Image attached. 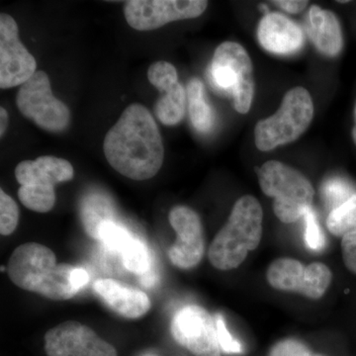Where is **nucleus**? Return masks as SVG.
Returning <instances> with one entry per match:
<instances>
[{"label":"nucleus","instance_id":"obj_1","mask_svg":"<svg viewBox=\"0 0 356 356\" xmlns=\"http://www.w3.org/2000/svg\"><path fill=\"white\" fill-rule=\"evenodd\" d=\"M110 165L133 180L154 177L165 158L163 139L151 112L142 104L130 105L104 140Z\"/></svg>","mask_w":356,"mask_h":356},{"label":"nucleus","instance_id":"obj_2","mask_svg":"<svg viewBox=\"0 0 356 356\" xmlns=\"http://www.w3.org/2000/svg\"><path fill=\"white\" fill-rule=\"evenodd\" d=\"M74 269L72 264H58L51 248L38 243H26L14 250L7 273L13 284L21 289L54 301H65L79 292L72 283Z\"/></svg>","mask_w":356,"mask_h":356},{"label":"nucleus","instance_id":"obj_3","mask_svg":"<svg viewBox=\"0 0 356 356\" xmlns=\"http://www.w3.org/2000/svg\"><path fill=\"white\" fill-rule=\"evenodd\" d=\"M262 221L264 211L257 198L245 195L238 199L211 243L208 257L212 266L222 271L238 268L261 243Z\"/></svg>","mask_w":356,"mask_h":356},{"label":"nucleus","instance_id":"obj_4","mask_svg":"<svg viewBox=\"0 0 356 356\" xmlns=\"http://www.w3.org/2000/svg\"><path fill=\"white\" fill-rule=\"evenodd\" d=\"M262 192L273 198L276 217L285 224L304 217L313 203V185L298 170L277 161H269L257 170Z\"/></svg>","mask_w":356,"mask_h":356},{"label":"nucleus","instance_id":"obj_5","mask_svg":"<svg viewBox=\"0 0 356 356\" xmlns=\"http://www.w3.org/2000/svg\"><path fill=\"white\" fill-rule=\"evenodd\" d=\"M74 175V168L64 159L43 156L35 161H21L15 168L20 184L18 198L28 209L49 212L56 203L55 185L70 181Z\"/></svg>","mask_w":356,"mask_h":356},{"label":"nucleus","instance_id":"obj_6","mask_svg":"<svg viewBox=\"0 0 356 356\" xmlns=\"http://www.w3.org/2000/svg\"><path fill=\"white\" fill-rule=\"evenodd\" d=\"M314 117L310 93L303 88L288 91L280 108L273 116L257 122L254 138L257 149L268 152L298 139Z\"/></svg>","mask_w":356,"mask_h":356},{"label":"nucleus","instance_id":"obj_7","mask_svg":"<svg viewBox=\"0 0 356 356\" xmlns=\"http://www.w3.org/2000/svg\"><path fill=\"white\" fill-rule=\"evenodd\" d=\"M211 81L217 88L229 91L238 113H248L254 93L252 64L248 51L235 42H224L213 56Z\"/></svg>","mask_w":356,"mask_h":356},{"label":"nucleus","instance_id":"obj_8","mask_svg":"<svg viewBox=\"0 0 356 356\" xmlns=\"http://www.w3.org/2000/svg\"><path fill=\"white\" fill-rule=\"evenodd\" d=\"M17 106L23 116L44 130L60 132L69 126L70 110L53 95L50 79L43 70L20 86Z\"/></svg>","mask_w":356,"mask_h":356},{"label":"nucleus","instance_id":"obj_9","mask_svg":"<svg viewBox=\"0 0 356 356\" xmlns=\"http://www.w3.org/2000/svg\"><path fill=\"white\" fill-rule=\"evenodd\" d=\"M266 280L274 289L298 293L307 298L318 300L329 289L332 273L322 262L304 266L296 259H278L268 266Z\"/></svg>","mask_w":356,"mask_h":356},{"label":"nucleus","instance_id":"obj_10","mask_svg":"<svg viewBox=\"0 0 356 356\" xmlns=\"http://www.w3.org/2000/svg\"><path fill=\"white\" fill-rule=\"evenodd\" d=\"M207 6L203 0H131L126 2L124 14L134 29L151 31L173 21L197 18Z\"/></svg>","mask_w":356,"mask_h":356},{"label":"nucleus","instance_id":"obj_11","mask_svg":"<svg viewBox=\"0 0 356 356\" xmlns=\"http://www.w3.org/2000/svg\"><path fill=\"white\" fill-rule=\"evenodd\" d=\"M173 339L195 356H221L216 321L198 305H187L175 314L170 324Z\"/></svg>","mask_w":356,"mask_h":356},{"label":"nucleus","instance_id":"obj_12","mask_svg":"<svg viewBox=\"0 0 356 356\" xmlns=\"http://www.w3.org/2000/svg\"><path fill=\"white\" fill-rule=\"evenodd\" d=\"M44 339L48 356H118L112 344L77 321H67L51 327Z\"/></svg>","mask_w":356,"mask_h":356},{"label":"nucleus","instance_id":"obj_13","mask_svg":"<svg viewBox=\"0 0 356 356\" xmlns=\"http://www.w3.org/2000/svg\"><path fill=\"white\" fill-rule=\"evenodd\" d=\"M36 69V60L18 37L17 23L8 14H0V88L22 86Z\"/></svg>","mask_w":356,"mask_h":356},{"label":"nucleus","instance_id":"obj_14","mask_svg":"<svg viewBox=\"0 0 356 356\" xmlns=\"http://www.w3.org/2000/svg\"><path fill=\"white\" fill-rule=\"evenodd\" d=\"M177 241L168 250L173 266L180 269H191L202 261L205 252L203 227L195 211L186 206H175L168 216Z\"/></svg>","mask_w":356,"mask_h":356},{"label":"nucleus","instance_id":"obj_15","mask_svg":"<svg viewBox=\"0 0 356 356\" xmlns=\"http://www.w3.org/2000/svg\"><path fill=\"white\" fill-rule=\"evenodd\" d=\"M147 79L161 93L156 104L159 120L166 126H175L184 119L186 109V91L178 81L177 69L170 63L159 60L147 70Z\"/></svg>","mask_w":356,"mask_h":356},{"label":"nucleus","instance_id":"obj_16","mask_svg":"<svg viewBox=\"0 0 356 356\" xmlns=\"http://www.w3.org/2000/svg\"><path fill=\"white\" fill-rule=\"evenodd\" d=\"M259 44L276 55H291L304 44V33L298 24L283 14L264 15L257 29Z\"/></svg>","mask_w":356,"mask_h":356},{"label":"nucleus","instance_id":"obj_17","mask_svg":"<svg viewBox=\"0 0 356 356\" xmlns=\"http://www.w3.org/2000/svg\"><path fill=\"white\" fill-rule=\"evenodd\" d=\"M93 290L105 305L123 318H139L152 307L146 293L114 280H96Z\"/></svg>","mask_w":356,"mask_h":356},{"label":"nucleus","instance_id":"obj_18","mask_svg":"<svg viewBox=\"0 0 356 356\" xmlns=\"http://www.w3.org/2000/svg\"><path fill=\"white\" fill-rule=\"evenodd\" d=\"M309 34L318 51L327 57H336L343 46V32L337 16L317 6L309 13Z\"/></svg>","mask_w":356,"mask_h":356},{"label":"nucleus","instance_id":"obj_19","mask_svg":"<svg viewBox=\"0 0 356 356\" xmlns=\"http://www.w3.org/2000/svg\"><path fill=\"white\" fill-rule=\"evenodd\" d=\"M113 202L105 194L92 192L84 196L81 204V217L84 229L89 236L99 240V232L103 225L115 221Z\"/></svg>","mask_w":356,"mask_h":356},{"label":"nucleus","instance_id":"obj_20","mask_svg":"<svg viewBox=\"0 0 356 356\" xmlns=\"http://www.w3.org/2000/svg\"><path fill=\"white\" fill-rule=\"evenodd\" d=\"M189 115L193 127L200 133H208L214 125V113L208 104L202 81L192 79L187 86Z\"/></svg>","mask_w":356,"mask_h":356},{"label":"nucleus","instance_id":"obj_21","mask_svg":"<svg viewBox=\"0 0 356 356\" xmlns=\"http://www.w3.org/2000/svg\"><path fill=\"white\" fill-rule=\"evenodd\" d=\"M327 228L337 238H343L356 229V192L348 200L330 212Z\"/></svg>","mask_w":356,"mask_h":356},{"label":"nucleus","instance_id":"obj_22","mask_svg":"<svg viewBox=\"0 0 356 356\" xmlns=\"http://www.w3.org/2000/svg\"><path fill=\"white\" fill-rule=\"evenodd\" d=\"M121 254L124 266L131 273L143 276L151 270L152 259L149 250L142 241L133 238Z\"/></svg>","mask_w":356,"mask_h":356},{"label":"nucleus","instance_id":"obj_23","mask_svg":"<svg viewBox=\"0 0 356 356\" xmlns=\"http://www.w3.org/2000/svg\"><path fill=\"white\" fill-rule=\"evenodd\" d=\"M133 236L129 232L116 222H107L103 225L99 232V241L111 252H123Z\"/></svg>","mask_w":356,"mask_h":356},{"label":"nucleus","instance_id":"obj_24","mask_svg":"<svg viewBox=\"0 0 356 356\" xmlns=\"http://www.w3.org/2000/svg\"><path fill=\"white\" fill-rule=\"evenodd\" d=\"M322 193L325 203L332 211L348 200L355 192L353 186L343 178L332 177L325 180L323 184Z\"/></svg>","mask_w":356,"mask_h":356},{"label":"nucleus","instance_id":"obj_25","mask_svg":"<svg viewBox=\"0 0 356 356\" xmlns=\"http://www.w3.org/2000/svg\"><path fill=\"white\" fill-rule=\"evenodd\" d=\"M19 222V208L6 192L0 191V233L9 236L17 228Z\"/></svg>","mask_w":356,"mask_h":356},{"label":"nucleus","instance_id":"obj_26","mask_svg":"<svg viewBox=\"0 0 356 356\" xmlns=\"http://www.w3.org/2000/svg\"><path fill=\"white\" fill-rule=\"evenodd\" d=\"M267 356H324L313 353L301 341L295 339H281L274 343Z\"/></svg>","mask_w":356,"mask_h":356},{"label":"nucleus","instance_id":"obj_27","mask_svg":"<svg viewBox=\"0 0 356 356\" xmlns=\"http://www.w3.org/2000/svg\"><path fill=\"white\" fill-rule=\"evenodd\" d=\"M305 217L306 229L305 241L307 247L315 252H320L325 247V240L324 233L320 228L317 216L313 208L307 211Z\"/></svg>","mask_w":356,"mask_h":356},{"label":"nucleus","instance_id":"obj_28","mask_svg":"<svg viewBox=\"0 0 356 356\" xmlns=\"http://www.w3.org/2000/svg\"><path fill=\"white\" fill-rule=\"evenodd\" d=\"M216 327L218 341H219L221 350L226 353H229V355H240V353H242V346L236 339L232 337L231 332H229L221 315H217Z\"/></svg>","mask_w":356,"mask_h":356},{"label":"nucleus","instance_id":"obj_29","mask_svg":"<svg viewBox=\"0 0 356 356\" xmlns=\"http://www.w3.org/2000/svg\"><path fill=\"white\" fill-rule=\"evenodd\" d=\"M341 254L344 266L356 275V229L341 238Z\"/></svg>","mask_w":356,"mask_h":356},{"label":"nucleus","instance_id":"obj_30","mask_svg":"<svg viewBox=\"0 0 356 356\" xmlns=\"http://www.w3.org/2000/svg\"><path fill=\"white\" fill-rule=\"evenodd\" d=\"M274 3L286 13H299L306 9L309 2L300 1V0H280V1H274Z\"/></svg>","mask_w":356,"mask_h":356},{"label":"nucleus","instance_id":"obj_31","mask_svg":"<svg viewBox=\"0 0 356 356\" xmlns=\"http://www.w3.org/2000/svg\"><path fill=\"white\" fill-rule=\"evenodd\" d=\"M72 280L74 287H76L79 291H81L88 283L89 276L88 271H86V269L81 268V267H76L74 273H72Z\"/></svg>","mask_w":356,"mask_h":356},{"label":"nucleus","instance_id":"obj_32","mask_svg":"<svg viewBox=\"0 0 356 356\" xmlns=\"http://www.w3.org/2000/svg\"><path fill=\"white\" fill-rule=\"evenodd\" d=\"M7 126H8V113L3 107L0 108V135H4L6 133Z\"/></svg>","mask_w":356,"mask_h":356},{"label":"nucleus","instance_id":"obj_33","mask_svg":"<svg viewBox=\"0 0 356 356\" xmlns=\"http://www.w3.org/2000/svg\"><path fill=\"white\" fill-rule=\"evenodd\" d=\"M355 126L353 127V142H355V146H356V105H355Z\"/></svg>","mask_w":356,"mask_h":356}]
</instances>
